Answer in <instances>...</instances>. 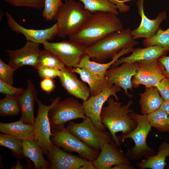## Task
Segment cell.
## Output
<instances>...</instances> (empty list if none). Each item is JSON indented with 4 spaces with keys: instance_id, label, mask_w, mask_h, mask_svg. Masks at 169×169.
<instances>
[{
    "instance_id": "52a82bcc",
    "label": "cell",
    "mask_w": 169,
    "mask_h": 169,
    "mask_svg": "<svg viewBox=\"0 0 169 169\" xmlns=\"http://www.w3.org/2000/svg\"><path fill=\"white\" fill-rule=\"evenodd\" d=\"M48 116L51 128L53 131L64 129L65 124L68 121L86 117L82 104L72 98L63 100H59L49 110Z\"/></svg>"
},
{
    "instance_id": "83f0119b",
    "label": "cell",
    "mask_w": 169,
    "mask_h": 169,
    "mask_svg": "<svg viewBox=\"0 0 169 169\" xmlns=\"http://www.w3.org/2000/svg\"><path fill=\"white\" fill-rule=\"evenodd\" d=\"M81 2L84 8L92 13L103 12L118 14L117 8L109 0H76Z\"/></svg>"
},
{
    "instance_id": "7dc6e473",
    "label": "cell",
    "mask_w": 169,
    "mask_h": 169,
    "mask_svg": "<svg viewBox=\"0 0 169 169\" xmlns=\"http://www.w3.org/2000/svg\"></svg>"
},
{
    "instance_id": "ba28073f",
    "label": "cell",
    "mask_w": 169,
    "mask_h": 169,
    "mask_svg": "<svg viewBox=\"0 0 169 169\" xmlns=\"http://www.w3.org/2000/svg\"><path fill=\"white\" fill-rule=\"evenodd\" d=\"M42 44L44 49L56 56L66 67H78L86 54V46L70 40L55 43L47 41Z\"/></svg>"
},
{
    "instance_id": "e0dca14e",
    "label": "cell",
    "mask_w": 169,
    "mask_h": 169,
    "mask_svg": "<svg viewBox=\"0 0 169 169\" xmlns=\"http://www.w3.org/2000/svg\"><path fill=\"white\" fill-rule=\"evenodd\" d=\"M113 141L105 143L97 158L92 161L95 169H110L113 166L130 164L129 159Z\"/></svg>"
},
{
    "instance_id": "4316f807",
    "label": "cell",
    "mask_w": 169,
    "mask_h": 169,
    "mask_svg": "<svg viewBox=\"0 0 169 169\" xmlns=\"http://www.w3.org/2000/svg\"><path fill=\"white\" fill-rule=\"evenodd\" d=\"M169 156V144L165 141L158 148L157 154L147 156L146 159L137 164L140 169L149 168L151 169H163L166 165V160Z\"/></svg>"
},
{
    "instance_id": "ee69618b",
    "label": "cell",
    "mask_w": 169,
    "mask_h": 169,
    "mask_svg": "<svg viewBox=\"0 0 169 169\" xmlns=\"http://www.w3.org/2000/svg\"><path fill=\"white\" fill-rule=\"evenodd\" d=\"M160 108L163 110L169 115V101H164Z\"/></svg>"
},
{
    "instance_id": "d4e9b609",
    "label": "cell",
    "mask_w": 169,
    "mask_h": 169,
    "mask_svg": "<svg viewBox=\"0 0 169 169\" xmlns=\"http://www.w3.org/2000/svg\"><path fill=\"white\" fill-rule=\"evenodd\" d=\"M22 144L23 157L32 161L35 169H50V163L45 159L42 149L34 139L22 141Z\"/></svg>"
},
{
    "instance_id": "5b68a950",
    "label": "cell",
    "mask_w": 169,
    "mask_h": 169,
    "mask_svg": "<svg viewBox=\"0 0 169 169\" xmlns=\"http://www.w3.org/2000/svg\"><path fill=\"white\" fill-rule=\"evenodd\" d=\"M129 115L136 121V127L127 135L118 136L120 142H124L127 138L131 139L134 141L135 146L128 150V158L136 160L143 156L154 155L155 153L154 150L148 146L146 142L147 137L151 128L147 120L146 115H141L133 112L130 113Z\"/></svg>"
},
{
    "instance_id": "30bf717a",
    "label": "cell",
    "mask_w": 169,
    "mask_h": 169,
    "mask_svg": "<svg viewBox=\"0 0 169 169\" xmlns=\"http://www.w3.org/2000/svg\"><path fill=\"white\" fill-rule=\"evenodd\" d=\"M52 132L51 140L53 144L66 151L77 153L81 157L91 161L95 160L100 154V151L88 146L65 127L59 131L52 130Z\"/></svg>"
},
{
    "instance_id": "277c9868",
    "label": "cell",
    "mask_w": 169,
    "mask_h": 169,
    "mask_svg": "<svg viewBox=\"0 0 169 169\" xmlns=\"http://www.w3.org/2000/svg\"><path fill=\"white\" fill-rule=\"evenodd\" d=\"M91 14L84 8L83 4L79 1L65 0L54 19L58 26V36L64 38L74 34Z\"/></svg>"
},
{
    "instance_id": "44dd1931",
    "label": "cell",
    "mask_w": 169,
    "mask_h": 169,
    "mask_svg": "<svg viewBox=\"0 0 169 169\" xmlns=\"http://www.w3.org/2000/svg\"><path fill=\"white\" fill-rule=\"evenodd\" d=\"M167 52L165 49L158 46H149L143 48H134L131 54L118 59L110 67L118 66L124 63H136L145 60H158L165 55Z\"/></svg>"
},
{
    "instance_id": "b9f144b4",
    "label": "cell",
    "mask_w": 169,
    "mask_h": 169,
    "mask_svg": "<svg viewBox=\"0 0 169 169\" xmlns=\"http://www.w3.org/2000/svg\"><path fill=\"white\" fill-rule=\"evenodd\" d=\"M113 3L116 6L120 12H124L128 10L129 7L124 4V3L120 2L119 0H109Z\"/></svg>"
},
{
    "instance_id": "7402d4cb",
    "label": "cell",
    "mask_w": 169,
    "mask_h": 169,
    "mask_svg": "<svg viewBox=\"0 0 169 169\" xmlns=\"http://www.w3.org/2000/svg\"><path fill=\"white\" fill-rule=\"evenodd\" d=\"M133 47L122 49L118 53L112 57V60L107 63H101L91 61L89 56L87 54L81 61L78 67L84 68L91 73L101 77H105L107 71L119 58L125 54L132 52Z\"/></svg>"
},
{
    "instance_id": "836d02e7",
    "label": "cell",
    "mask_w": 169,
    "mask_h": 169,
    "mask_svg": "<svg viewBox=\"0 0 169 169\" xmlns=\"http://www.w3.org/2000/svg\"><path fill=\"white\" fill-rule=\"evenodd\" d=\"M62 3L61 0H45L43 17L47 21L54 19Z\"/></svg>"
},
{
    "instance_id": "1f68e13d",
    "label": "cell",
    "mask_w": 169,
    "mask_h": 169,
    "mask_svg": "<svg viewBox=\"0 0 169 169\" xmlns=\"http://www.w3.org/2000/svg\"><path fill=\"white\" fill-rule=\"evenodd\" d=\"M142 44L145 47L152 46H160L169 52V27L165 30L160 27L153 36L144 39Z\"/></svg>"
},
{
    "instance_id": "2e32d148",
    "label": "cell",
    "mask_w": 169,
    "mask_h": 169,
    "mask_svg": "<svg viewBox=\"0 0 169 169\" xmlns=\"http://www.w3.org/2000/svg\"><path fill=\"white\" fill-rule=\"evenodd\" d=\"M46 155L50 169H82L88 161L67 153L54 145Z\"/></svg>"
},
{
    "instance_id": "f546056e",
    "label": "cell",
    "mask_w": 169,
    "mask_h": 169,
    "mask_svg": "<svg viewBox=\"0 0 169 169\" xmlns=\"http://www.w3.org/2000/svg\"><path fill=\"white\" fill-rule=\"evenodd\" d=\"M19 96L5 95L0 99V115L4 117L18 115L21 112Z\"/></svg>"
},
{
    "instance_id": "3957f363",
    "label": "cell",
    "mask_w": 169,
    "mask_h": 169,
    "mask_svg": "<svg viewBox=\"0 0 169 169\" xmlns=\"http://www.w3.org/2000/svg\"><path fill=\"white\" fill-rule=\"evenodd\" d=\"M131 28L111 33L87 48L86 54L93 61L103 63L112 58L122 49L138 44Z\"/></svg>"
},
{
    "instance_id": "7a4b0ae2",
    "label": "cell",
    "mask_w": 169,
    "mask_h": 169,
    "mask_svg": "<svg viewBox=\"0 0 169 169\" xmlns=\"http://www.w3.org/2000/svg\"><path fill=\"white\" fill-rule=\"evenodd\" d=\"M107 105L103 107L100 114L102 123L109 130L113 141L119 146L120 141L116 133L121 131L123 135H127L136 128L137 123L132 118L129 114L133 112L131 107L133 103L129 100L125 105L115 101L112 96L110 97L106 102Z\"/></svg>"
},
{
    "instance_id": "ffe728a7",
    "label": "cell",
    "mask_w": 169,
    "mask_h": 169,
    "mask_svg": "<svg viewBox=\"0 0 169 169\" xmlns=\"http://www.w3.org/2000/svg\"><path fill=\"white\" fill-rule=\"evenodd\" d=\"M27 82L26 89L18 97L21 114L20 120L24 123L33 125L35 119L34 104L38 99L37 92L32 81L28 79Z\"/></svg>"
},
{
    "instance_id": "d6a6232c",
    "label": "cell",
    "mask_w": 169,
    "mask_h": 169,
    "mask_svg": "<svg viewBox=\"0 0 169 169\" xmlns=\"http://www.w3.org/2000/svg\"><path fill=\"white\" fill-rule=\"evenodd\" d=\"M47 67H56L61 70L65 66L56 56L44 49L41 50L35 69Z\"/></svg>"
},
{
    "instance_id": "484cf974",
    "label": "cell",
    "mask_w": 169,
    "mask_h": 169,
    "mask_svg": "<svg viewBox=\"0 0 169 169\" xmlns=\"http://www.w3.org/2000/svg\"><path fill=\"white\" fill-rule=\"evenodd\" d=\"M139 94V103L142 115H146L159 109L164 102L156 87L146 88L145 91Z\"/></svg>"
},
{
    "instance_id": "cb8c5ba5",
    "label": "cell",
    "mask_w": 169,
    "mask_h": 169,
    "mask_svg": "<svg viewBox=\"0 0 169 169\" xmlns=\"http://www.w3.org/2000/svg\"><path fill=\"white\" fill-rule=\"evenodd\" d=\"M0 131L2 133L12 136L22 141L34 139V127L20 120L8 123H0Z\"/></svg>"
},
{
    "instance_id": "6da1fadb",
    "label": "cell",
    "mask_w": 169,
    "mask_h": 169,
    "mask_svg": "<svg viewBox=\"0 0 169 169\" xmlns=\"http://www.w3.org/2000/svg\"><path fill=\"white\" fill-rule=\"evenodd\" d=\"M117 15L110 13L97 12L92 13L80 28L68 37L71 40L87 47L100 40L108 34L124 29Z\"/></svg>"
},
{
    "instance_id": "f1b7e54d",
    "label": "cell",
    "mask_w": 169,
    "mask_h": 169,
    "mask_svg": "<svg viewBox=\"0 0 169 169\" xmlns=\"http://www.w3.org/2000/svg\"><path fill=\"white\" fill-rule=\"evenodd\" d=\"M147 119L151 126L162 132H169V115L159 108L146 115Z\"/></svg>"
},
{
    "instance_id": "8d00e7d4",
    "label": "cell",
    "mask_w": 169,
    "mask_h": 169,
    "mask_svg": "<svg viewBox=\"0 0 169 169\" xmlns=\"http://www.w3.org/2000/svg\"><path fill=\"white\" fill-rule=\"evenodd\" d=\"M38 75L42 79L49 78L54 79L59 77L61 70L58 68L53 67H47L39 68L37 69Z\"/></svg>"
},
{
    "instance_id": "d590c367",
    "label": "cell",
    "mask_w": 169,
    "mask_h": 169,
    "mask_svg": "<svg viewBox=\"0 0 169 169\" xmlns=\"http://www.w3.org/2000/svg\"><path fill=\"white\" fill-rule=\"evenodd\" d=\"M16 70L9 64L5 63L0 59V80L13 85V74Z\"/></svg>"
},
{
    "instance_id": "5bb4252c",
    "label": "cell",
    "mask_w": 169,
    "mask_h": 169,
    "mask_svg": "<svg viewBox=\"0 0 169 169\" xmlns=\"http://www.w3.org/2000/svg\"><path fill=\"white\" fill-rule=\"evenodd\" d=\"M7 24L10 29L17 33H21L27 41L38 44L52 40L58 36V28L56 23L49 28L42 29H28L21 25L7 11L6 12Z\"/></svg>"
},
{
    "instance_id": "603a6c76",
    "label": "cell",
    "mask_w": 169,
    "mask_h": 169,
    "mask_svg": "<svg viewBox=\"0 0 169 169\" xmlns=\"http://www.w3.org/2000/svg\"><path fill=\"white\" fill-rule=\"evenodd\" d=\"M72 70L79 75L81 80L88 85L91 96L97 95L112 86L105 76L94 74L83 68L77 67L72 68Z\"/></svg>"
},
{
    "instance_id": "e575fe53",
    "label": "cell",
    "mask_w": 169,
    "mask_h": 169,
    "mask_svg": "<svg viewBox=\"0 0 169 169\" xmlns=\"http://www.w3.org/2000/svg\"><path fill=\"white\" fill-rule=\"evenodd\" d=\"M13 6L40 9L44 7L45 0H3Z\"/></svg>"
},
{
    "instance_id": "ac0fdd59",
    "label": "cell",
    "mask_w": 169,
    "mask_h": 169,
    "mask_svg": "<svg viewBox=\"0 0 169 169\" xmlns=\"http://www.w3.org/2000/svg\"><path fill=\"white\" fill-rule=\"evenodd\" d=\"M72 68L65 67L61 70L59 78L61 86L69 95L85 101L90 97L89 87L78 79Z\"/></svg>"
},
{
    "instance_id": "bcb514c9",
    "label": "cell",
    "mask_w": 169,
    "mask_h": 169,
    "mask_svg": "<svg viewBox=\"0 0 169 169\" xmlns=\"http://www.w3.org/2000/svg\"><path fill=\"white\" fill-rule=\"evenodd\" d=\"M131 0H119V1L120 2L122 3H125V2H128L130 1H131Z\"/></svg>"
},
{
    "instance_id": "8fae6325",
    "label": "cell",
    "mask_w": 169,
    "mask_h": 169,
    "mask_svg": "<svg viewBox=\"0 0 169 169\" xmlns=\"http://www.w3.org/2000/svg\"><path fill=\"white\" fill-rule=\"evenodd\" d=\"M137 70L132 79L133 88L143 85L146 88L157 87L165 77V69L158 60H143L136 62Z\"/></svg>"
},
{
    "instance_id": "9c48e42d",
    "label": "cell",
    "mask_w": 169,
    "mask_h": 169,
    "mask_svg": "<svg viewBox=\"0 0 169 169\" xmlns=\"http://www.w3.org/2000/svg\"><path fill=\"white\" fill-rule=\"evenodd\" d=\"M59 97L52 100L49 105L43 104L38 99L37 114L33 125L34 132V140L41 148L44 155H46L53 145L51 140L53 135L48 116L50 109L60 100Z\"/></svg>"
},
{
    "instance_id": "7bdbcfd3",
    "label": "cell",
    "mask_w": 169,
    "mask_h": 169,
    "mask_svg": "<svg viewBox=\"0 0 169 169\" xmlns=\"http://www.w3.org/2000/svg\"><path fill=\"white\" fill-rule=\"evenodd\" d=\"M135 168V167L131 166L130 164L124 163L115 165L111 168L113 169H133Z\"/></svg>"
},
{
    "instance_id": "d6986e66",
    "label": "cell",
    "mask_w": 169,
    "mask_h": 169,
    "mask_svg": "<svg viewBox=\"0 0 169 169\" xmlns=\"http://www.w3.org/2000/svg\"><path fill=\"white\" fill-rule=\"evenodd\" d=\"M144 0H138L136 3L138 13L141 17V22L136 28L131 30V33L135 39L140 38H149L155 34L160 28V24L166 19V14L165 11L159 13L154 19L148 18L144 10Z\"/></svg>"
},
{
    "instance_id": "60d3db41",
    "label": "cell",
    "mask_w": 169,
    "mask_h": 169,
    "mask_svg": "<svg viewBox=\"0 0 169 169\" xmlns=\"http://www.w3.org/2000/svg\"><path fill=\"white\" fill-rule=\"evenodd\" d=\"M163 66L164 69V76L165 78H169V56H163L158 60Z\"/></svg>"
},
{
    "instance_id": "4dcf8cb0",
    "label": "cell",
    "mask_w": 169,
    "mask_h": 169,
    "mask_svg": "<svg viewBox=\"0 0 169 169\" xmlns=\"http://www.w3.org/2000/svg\"><path fill=\"white\" fill-rule=\"evenodd\" d=\"M22 142V140L12 136L3 133L0 134V145L10 150L13 156L19 160L23 157Z\"/></svg>"
},
{
    "instance_id": "ab89813d",
    "label": "cell",
    "mask_w": 169,
    "mask_h": 169,
    "mask_svg": "<svg viewBox=\"0 0 169 169\" xmlns=\"http://www.w3.org/2000/svg\"><path fill=\"white\" fill-rule=\"evenodd\" d=\"M40 85L42 90L47 95H49L53 92L56 88L53 79L49 78L42 79L40 82Z\"/></svg>"
},
{
    "instance_id": "f6af8a7d",
    "label": "cell",
    "mask_w": 169,
    "mask_h": 169,
    "mask_svg": "<svg viewBox=\"0 0 169 169\" xmlns=\"http://www.w3.org/2000/svg\"><path fill=\"white\" fill-rule=\"evenodd\" d=\"M19 160V159H18ZM18 160H17L16 164L15 166H12L11 168L13 169H22L23 168L22 166L21 165Z\"/></svg>"
},
{
    "instance_id": "f35d334b",
    "label": "cell",
    "mask_w": 169,
    "mask_h": 169,
    "mask_svg": "<svg viewBox=\"0 0 169 169\" xmlns=\"http://www.w3.org/2000/svg\"><path fill=\"white\" fill-rule=\"evenodd\" d=\"M164 101H169V78L165 77L156 87Z\"/></svg>"
},
{
    "instance_id": "74e56055",
    "label": "cell",
    "mask_w": 169,
    "mask_h": 169,
    "mask_svg": "<svg viewBox=\"0 0 169 169\" xmlns=\"http://www.w3.org/2000/svg\"><path fill=\"white\" fill-rule=\"evenodd\" d=\"M23 88H17L0 80V93L5 95L19 96L24 91Z\"/></svg>"
},
{
    "instance_id": "9a60e30c",
    "label": "cell",
    "mask_w": 169,
    "mask_h": 169,
    "mask_svg": "<svg viewBox=\"0 0 169 169\" xmlns=\"http://www.w3.org/2000/svg\"><path fill=\"white\" fill-rule=\"evenodd\" d=\"M9 57L8 64L16 70L28 65L35 69L41 50L39 44L27 41L21 48L16 50H6Z\"/></svg>"
},
{
    "instance_id": "8992f818",
    "label": "cell",
    "mask_w": 169,
    "mask_h": 169,
    "mask_svg": "<svg viewBox=\"0 0 169 169\" xmlns=\"http://www.w3.org/2000/svg\"><path fill=\"white\" fill-rule=\"evenodd\" d=\"M79 123H69L65 128L92 148L100 151L104 144L113 141L110 132L97 129L86 117Z\"/></svg>"
},
{
    "instance_id": "4fadbf2b",
    "label": "cell",
    "mask_w": 169,
    "mask_h": 169,
    "mask_svg": "<svg viewBox=\"0 0 169 169\" xmlns=\"http://www.w3.org/2000/svg\"><path fill=\"white\" fill-rule=\"evenodd\" d=\"M137 66L136 63H124L120 66L110 67L105 75L111 86L115 84L122 88L125 95L130 98L132 94L128 92V90L133 91L132 79L136 74Z\"/></svg>"
},
{
    "instance_id": "7c38bea8",
    "label": "cell",
    "mask_w": 169,
    "mask_h": 169,
    "mask_svg": "<svg viewBox=\"0 0 169 169\" xmlns=\"http://www.w3.org/2000/svg\"><path fill=\"white\" fill-rule=\"evenodd\" d=\"M121 88L114 84L99 94L90 96L82 103L85 115L89 118L94 125L98 129L105 131L106 127L102 123L100 114L104 103L110 96H113L115 100L119 101V98L117 93L121 90Z\"/></svg>"
}]
</instances>
